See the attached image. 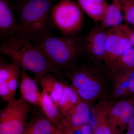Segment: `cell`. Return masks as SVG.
Returning <instances> with one entry per match:
<instances>
[{
  "label": "cell",
  "instance_id": "29",
  "mask_svg": "<svg viewBox=\"0 0 134 134\" xmlns=\"http://www.w3.org/2000/svg\"><path fill=\"white\" fill-rule=\"evenodd\" d=\"M60 134L59 131V130H58V132H57V133H55V134Z\"/></svg>",
  "mask_w": 134,
  "mask_h": 134
},
{
  "label": "cell",
  "instance_id": "10",
  "mask_svg": "<svg viewBox=\"0 0 134 134\" xmlns=\"http://www.w3.org/2000/svg\"><path fill=\"white\" fill-rule=\"evenodd\" d=\"M90 118V105L81 100L63 117L58 130L61 132L88 124Z\"/></svg>",
  "mask_w": 134,
  "mask_h": 134
},
{
  "label": "cell",
  "instance_id": "3",
  "mask_svg": "<svg viewBox=\"0 0 134 134\" xmlns=\"http://www.w3.org/2000/svg\"><path fill=\"white\" fill-rule=\"evenodd\" d=\"M52 0H23L17 8L18 29L16 36L31 41L38 36L52 33Z\"/></svg>",
  "mask_w": 134,
  "mask_h": 134
},
{
  "label": "cell",
  "instance_id": "8",
  "mask_svg": "<svg viewBox=\"0 0 134 134\" xmlns=\"http://www.w3.org/2000/svg\"><path fill=\"white\" fill-rule=\"evenodd\" d=\"M96 24L86 34L82 41L83 52L98 63L103 61L109 29L105 30Z\"/></svg>",
  "mask_w": 134,
  "mask_h": 134
},
{
  "label": "cell",
  "instance_id": "14",
  "mask_svg": "<svg viewBox=\"0 0 134 134\" xmlns=\"http://www.w3.org/2000/svg\"><path fill=\"white\" fill-rule=\"evenodd\" d=\"M19 74L21 77L19 90L21 98L27 103L38 106L41 93L39 91L37 79L31 77L23 70H20Z\"/></svg>",
  "mask_w": 134,
  "mask_h": 134
},
{
  "label": "cell",
  "instance_id": "16",
  "mask_svg": "<svg viewBox=\"0 0 134 134\" xmlns=\"http://www.w3.org/2000/svg\"><path fill=\"white\" fill-rule=\"evenodd\" d=\"M83 11L94 21L102 22L108 12L107 0H76Z\"/></svg>",
  "mask_w": 134,
  "mask_h": 134
},
{
  "label": "cell",
  "instance_id": "24",
  "mask_svg": "<svg viewBox=\"0 0 134 134\" xmlns=\"http://www.w3.org/2000/svg\"><path fill=\"white\" fill-rule=\"evenodd\" d=\"M121 3L124 19L134 26V0H121Z\"/></svg>",
  "mask_w": 134,
  "mask_h": 134
},
{
  "label": "cell",
  "instance_id": "5",
  "mask_svg": "<svg viewBox=\"0 0 134 134\" xmlns=\"http://www.w3.org/2000/svg\"><path fill=\"white\" fill-rule=\"evenodd\" d=\"M51 17L54 26L63 36L76 35L83 26V10L73 0H60L53 6Z\"/></svg>",
  "mask_w": 134,
  "mask_h": 134
},
{
  "label": "cell",
  "instance_id": "2",
  "mask_svg": "<svg viewBox=\"0 0 134 134\" xmlns=\"http://www.w3.org/2000/svg\"><path fill=\"white\" fill-rule=\"evenodd\" d=\"M82 41L76 35L59 37L49 33L31 41L55 68L62 72L75 65L83 52Z\"/></svg>",
  "mask_w": 134,
  "mask_h": 134
},
{
  "label": "cell",
  "instance_id": "23",
  "mask_svg": "<svg viewBox=\"0 0 134 134\" xmlns=\"http://www.w3.org/2000/svg\"><path fill=\"white\" fill-rule=\"evenodd\" d=\"M111 29L114 32L128 39L134 47V29H131L127 24H121Z\"/></svg>",
  "mask_w": 134,
  "mask_h": 134
},
{
  "label": "cell",
  "instance_id": "30",
  "mask_svg": "<svg viewBox=\"0 0 134 134\" xmlns=\"http://www.w3.org/2000/svg\"><path fill=\"white\" fill-rule=\"evenodd\" d=\"M59 132H60V131H59ZM60 134H66L65 133H62V132H60Z\"/></svg>",
  "mask_w": 134,
  "mask_h": 134
},
{
  "label": "cell",
  "instance_id": "20",
  "mask_svg": "<svg viewBox=\"0 0 134 134\" xmlns=\"http://www.w3.org/2000/svg\"><path fill=\"white\" fill-rule=\"evenodd\" d=\"M121 0H112L109 5L108 12L100 26L106 29L121 24L124 18L122 16Z\"/></svg>",
  "mask_w": 134,
  "mask_h": 134
},
{
  "label": "cell",
  "instance_id": "12",
  "mask_svg": "<svg viewBox=\"0 0 134 134\" xmlns=\"http://www.w3.org/2000/svg\"><path fill=\"white\" fill-rule=\"evenodd\" d=\"M112 80L114 100L134 96V70L108 75Z\"/></svg>",
  "mask_w": 134,
  "mask_h": 134
},
{
  "label": "cell",
  "instance_id": "19",
  "mask_svg": "<svg viewBox=\"0 0 134 134\" xmlns=\"http://www.w3.org/2000/svg\"><path fill=\"white\" fill-rule=\"evenodd\" d=\"M63 77H62L61 78L64 85V91L58 105L62 119L71 108L81 100L72 86L63 79Z\"/></svg>",
  "mask_w": 134,
  "mask_h": 134
},
{
  "label": "cell",
  "instance_id": "6",
  "mask_svg": "<svg viewBox=\"0 0 134 134\" xmlns=\"http://www.w3.org/2000/svg\"><path fill=\"white\" fill-rule=\"evenodd\" d=\"M30 107L23 98L11 99L0 111V134H23Z\"/></svg>",
  "mask_w": 134,
  "mask_h": 134
},
{
  "label": "cell",
  "instance_id": "27",
  "mask_svg": "<svg viewBox=\"0 0 134 134\" xmlns=\"http://www.w3.org/2000/svg\"><path fill=\"white\" fill-rule=\"evenodd\" d=\"M81 134H93L91 127L86 124L80 127Z\"/></svg>",
  "mask_w": 134,
  "mask_h": 134
},
{
  "label": "cell",
  "instance_id": "7",
  "mask_svg": "<svg viewBox=\"0 0 134 134\" xmlns=\"http://www.w3.org/2000/svg\"><path fill=\"white\" fill-rule=\"evenodd\" d=\"M108 120L114 134H121L134 116V96L116 100L111 103Z\"/></svg>",
  "mask_w": 134,
  "mask_h": 134
},
{
  "label": "cell",
  "instance_id": "17",
  "mask_svg": "<svg viewBox=\"0 0 134 134\" xmlns=\"http://www.w3.org/2000/svg\"><path fill=\"white\" fill-rule=\"evenodd\" d=\"M58 131L44 115H39L26 122L23 134H54Z\"/></svg>",
  "mask_w": 134,
  "mask_h": 134
},
{
  "label": "cell",
  "instance_id": "1",
  "mask_svg": "<svg viewBox=\"0 0 134 134\" xmlns=\"http://www.w3.org/2000/svg\"><path fill=\"white\" fill-rule=\"evenodd\" d=\"M0 52L10 58L22 70L32 72L35 76L52 73L65 76L30 40L23 37L15 36L2 41Z\"/></svg>",
  "mask_w": 134,
  "mask_h": 134
},
{
  "label": "cell",
  "instance_id": "26",
  "mask_svg": "<svg viewBox=\"0 0 134 134\" xmlns=\"http://www.w3.org/2000/svg\"><path fill=\"white\" fill-rule=\"evenodd\" d=\"M0 96L3 101L6 102L14 98L10 92L7 83H0Z\"/></svg>",
  "mask_w": 134,
  "mask_h": 134
},
{
  "label": "cell",
  "instance_id": "18",
  "mask_svg": "<svg viewBox=\"0 0 134 134\" xmlns=\"http://www.w3.org/2000/svg\"><path fill=\"white\" fill-rule=\"evenodd\" d=\"M38 106L45 116L59 129L62 118L58 106L50 96L43 92L41 93Z\"/></svg>",
  "mask_w": 134,
  "mask_h": 134
},
{
  "label": "cell",
  "instance_id": "15",
  "mask_svg": "<svg viewBox=\"0 0 134 134\" xmlns=\"http://www.w3.org/2000/svg\"><path fill=\"white\" fill-rule=\"evenodd\" d=\"M111 102L101 100L93 107V113L96 121L93 134H114L108 120Z\"/></svg>",
  "mask_w": 134,
  "mask_h": 134
},
{
  "label": "cell",
  "instance_id": "11",
  "mask_svg": "<svg viewBox=\"0 0 134 134\" xmlns=\"http://www.w3.org/2000/svg\"><path fill=\"white\" fill-rule=\"evenodd\" d=\"M18 24L9 0H0V36L2 41L16 36Z\"/></svg>",
  "mask_w": 134,
  "mask_h": 134
},
{
  "label": "cell",
  "instance_id": "13",
  "mask_svg": "<svg viewBox=\"0 0 134 134\" xmlns=\"http://www.w3.org/2000/svg\"><path fill=\"white\" fill-rule=\"evenodd\" d=\"M61 76H59L58 81L55 76L50 73L43 75L35 76L38 83L41 85L42 92L48 95L57 106L64 91V86Z\"/></svg>",
  "mask_w": 134,
  "mask_h": 134
},
{
  "label": "cell",
  "instance_id": "4",
  "mask_svg": "<svg viewBox=\"0 0 134 134\" xmlns=\"http://www.w3.org/2000/svg\"><path fill=\"white\" fill-rule=\"evenodd\" d=\"M63 72L65 76L70 80V86L81 100L90 105L103 96L104 78L98 68L75 65Z\"/></svg>",
  "mask_w": 134,
  "mask_h": 134
},
{
  "label": "cell",
  "instance_id": "25",
  "mask_svg": "<svg viewBox=\"0 0 134 134\" xmlns=\"http://www.w3.org/2000/svg\"><path fill=\"white\" fill-rule=\"evenodd\" d=\"M20 74L12 77L7 82L8 88L13 97H15L18 85V80Z\"/></svg>",
  "mask_w": 134,
  "mask_h": 134
},
{
  "label": "cell",
  "instance_id": "28",
  "mask_svg": "<svg viewBox=\"0 0 134 134\" xmlns=\"http://www.w3.org/2000/svg\"><path fill=\"white\" fill-rule=\"evenodd\" d=\"M121 134H134V116L128 124L127 132Z\"/></svg>",
  "mask_w": 134,
  "mask_h": 134
},
{
  "label": "cell",
  "instance_id": "21",
  "mask_svg": "<svg viewBox=\"0 0 134 134\" xmlns=\"http://www.w3.org/2000/svg\"><path fill=\"white\" fill-rule=\"evenodd\" d=\"M134 70V47L129 49L116 61L110 69L108 74Z\"/></svg>",
  "mask_w": 134,
  "mask_h": 134
},
{
  "label": "cell",
  "instance_id": "22",
  "mask_svg": "<svg viewBox=\"0 0 134 134\" xmlns=\"http://www.w3.org/2000/svg\"><path fill=\"white\" fill-rule=\"evenodd\" d=\"M20 67L15 63L9 65L3 64L0 66V83H7L12 77L19 74Z\"/></svg>",
  "mask_w": 134,
  "mask_h": 134
},
{
  "label": "cell",
  "instance_id": "9",
  "mask_svg": "<svg viewBox=\"0 0 134 134\" xmlns=\"http://www.w3.org/2000/svg\"><path fill=\"white\" fill-rule=\"evenodd\" d=\"M103 61L108 70L114 63L133 47L129 40L109 29Z\"/></svg>",
  "mask_w": 134,
  "mask_h": 134
}]
</instances>
